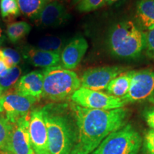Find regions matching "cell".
Wrapping results in <instances>:
<instances>
[{"label": "cell", "mask_w": 154, "mask_h": 154, "mask_svg": "<svg viewBox=\"0 0 154 154\" xmlns=\"http://www.w3.org/2000/svg\"><path fill=\"white\" fill-rule=\"evenodd\" d=\"M77 127V140L71 154H90L112 133L124 126L128 110L86 109L72 103L70 105Z\"/></svg>", "instance_id": "6da1fadb"}, {"label": "cell", "mask_w": 154, "mask_h": 154, "mask_svg": "<svg viewBox=\"0 0 154 154\" xmlns=\"http://www.w3.org/2000/svg\"><path fill=\"white\" fill-rule=\"evenodd\" d=\"M51 154H71L77 140V127L70 106L50 103L42 108Z\"/></svg>", "instance_id": "7a4b0ae2"}, {"label": "cell", "mask_w": 154, "mask_h": 154, "mask_svg": "<svg viewBox=\"0 0 154 154\" xmlns=\"http://www.w3.org/2000/svg\"><path fill=\"white\" fill-rule=\"evenodd\" d=\"M107 44L114 57L137 59L146 49V34L132 21H123L111 29Z\"/></svg>", "instance_id": "3957f363"}, {"label": "cell", "mask_w": 154, "mask_h": 154, "mask_svg": "<svg viewBox=\"0 0 154 154\" xmlns=\"http://www.w3.org/2000/svg\"><path fill=\"white\" fill-rule=\"evenodd\" d=\"M42 72L44 99L56 103L65 101L81 87L80 79L72 70L59 66L43 69Z\"/></svg>", "instance_id": "277c9868"}, {"label": "cell", "mask_w": 154, "mask_h": 154, "mask_svg": "<svg viewBox=\"0 0 154 154\" xmlns=\"http://www.w3.org/2000/svg\"><path fill=\"white\" fill-rule=\"evenodd\" d=\"M141 145L140 134L128 124L108 136L90 154H138Z\"/></svg>", "instance_id": "5b68a950"}, {"label": "cell", "mask_w": 154, "mask_h": 154, "mask_svg": "<svg viewBox=\"0 0 154 154\" xmlns=\"http://www.w3.org/2000/svg\"><path fill=\"white\" fill-rule=\"evenodd\" d=\"M126 103L149 102L154 104V71H135L128 92L121 99Z\"/></svg>", "instance_id": "8992f818"}, {"label": "cell", "mask_w": 154, "mask_h": 154, "mask_svg": "<svg viewBox=\"0 0 154 154\" xmlns=\"http://www.w3.org/2000/svg\"><path fill=\"white\" fill-rule=\"evenodd\" d=\"M71 100L82 107L99 110H112L123 108L125 105L120 98L84 87L77 89L71 96Z\"/></svg>", "instance_id": "52a82bcc"}, {"label": "cell", "mask_w": 154, "mask_h": 154, "mask_svg": "<svg viewBox=\"0 0 154 154\" xmlns=\"http://www.w3.org/2000/svg\"><path fill=\"white\" fill-rule=\"evenodd\" d=\"M37 99L35 98L14 93L5 94L0 96V113H5V117L11 124L29 115L32 106Z\"/></svg>", "instance_id": "ba28073f"}, {"label": "cell", "mask_w": 154, "mask_h": 154, "mask_svg": "<svg viewBox=\"0 0 154 154\" xmlns=\"http://www.w3.org/2000/svg\"><path fill=\"white\" fill-rule=\"evenodd\" d=\"M11 125L9 139L3 151L7 154H34L29 131V115Z\"/></svg>", "instance_id": "9c48e42d"}, {"label": "cell", "mask_w": 154, "mask_h": 154, "mask_svg": "<svg viewBox=\"0 0 154 154\" xmlns=\"http://www.w3.org/2000/svg\"><path fill=\"white\" fill-rule=\"evenodd\" d=\"M125 69L116 66H100L86 69L81 78V87L94 91L106 90L109 82Z\"/></svg>", "instance_id": "30bf717a"}, {"label": "cell", "mask_w": 154, "mask_h": 154, "mask_svg": "<svg viewBox=\"0 0 154 154\" xmlns=\"http://www.w3.org/2000/svg\"><path fill=\"white\" fill-rule=\"evenodd\" d=\"M29 131L31 145L34 154H51L49 148L47 128L42 108L31 111Z\"/></svg>", "instance_id": "8fae6325"}, {"label": "cell", "mask_w": 154, "mask_h": 154, "mask_svg": "<svg viewBox=\"0 0 154 154\" xmlns=\"http://www.w3.org/2000/svg\"><path fill=\"white\" fill-rule=\"evenodd\" d=\"M69 17L68 11L62 4L57 0H51L34 21L41 27L52 28L60 26Z\"/></svg>", "instance_id": "7c38bea8"}, {"label": "cell", "mask_w": 154, "mask_h": 154, "mask_svg": "<svg viewBox=\"0 0 154 154\" xmlns=\"http://www.w3.org/2000/svg\"><path fill=\"white\" fill-rule=\"evenodd\" d=\"M88 47L85 38L79 36L72 39L61 51L60 66L68 70L76 69L85 55Z\"/></svg>", "instance_id": "4fadbf2b"}, {"label": "cell", "mask_w": 154, "mask_h": 154, "mask_svg": "<svg viewBox=\"0 0 154 154\" xmlns=\"http://www.w3.org/2000/svg\"><path fill=\"white\" fill-rule=\"evenodd\" d=\"M44 74L41 71H34L24 75L15 84V92L21 95L35 98L38 101L42 97Z\"/></svg>", "instance_id": "5bb4252c"}, {"label": "cell", "mask_w": 154, "mask_h": 154, "mask_svg": "<svg viewBox=\"0 0 154 154\" xmlns=\"http://www.w3.org/2000/svg\"><path fill=\"white\" fill-rule=\"evenodd\" d=\"M22 54L25 60L34 66L46 69L60 66L61 53L50 52L35 47L26 46L22 49Z\"/></svg>", "instance_id": "9a60e30c"}, {"label": "cell", "mask_w": 154, "mask_h": 154, "mask_svg": "<svg viewBox=\"0 0 154 154\" xmlns=\"http://www.w3.org/2000/svg\"><path fill=\"white\" fill-rule=\"evenodd\" d=\"M134 72V70L124 72L111 80L106 88V94L122 99L128 92Z\"/></svg>", "instance_id": "2e32d148"}, {"label": "cell", "mask_w": 154, "mask_h": 154, "mask_svg": "<svg viewBox=\"0 0 154 154\" xmlns=\"http://www.w3.org/2000/svg\"><path fill=\"white\" fill-rule=\"evenodd\" d=\"M136 17L144 29H154V0H139L136 5Z\"/></svg>", "instance_id": "e0dca14e"}, {"label": "cell", "mask_w": 154, "mask_h": 154, "mask_svg": "<svg viewBox=\"0 0 154 154\" xmlns=\"http://www.w3.org/2000/svg\"><path fill=\"white\" fill-rule=\"evenodd\" d=\"M51 0H17L19 10L25 17L34 19Z\"/></svg>", "instance_id": "ac0fdd59"}, {"label": "cell", "mask_w": 154, "mask_h": 154, "mask_svg": "<svg viewBox=\"0 0 154 154\" xmlns=\"http://www.w3.org/2000/svg\"><path fill=\"white\" fill-rule=\"evenodd\" d=\"M22 69L17 65L8 70L0 76V96H3L11 88L14 87L17 82L20 79Z\"/></svg>", "instance_id": "d6986e66"}, {"label": "cell", "mask_w": 154, "mask_h": 154, "mask_svg": "<svg viewBox=\"0 0 154 154\" xmlns=\"http://www.w3.org/2000/svg\"><path fill=\"white\" fill-rule=\"evenodd\" d=\"M31 29L30 25L26 22H12L7 26L6 33L9 41L16 43L29 34Z\"/></svg>", "instance_id": "ffe728a7"}, {"label": "cell", "mask_w": 154, "mask_h": 154, "mask_svg": "<svg viewBox=\"0 0 154 154\" xmlns=\"http://www.w3.org/2000/svg\"><path fill=\"white\" fill-rule=\"evenodd\" d=\"M65 40L57 36H46L39 39L35 46L38 49L50 52L61 53L64 48Z\"/></svg>", "instance_id": "44dd1931"}, {"label": "cell", "mask_w": 154, "mask_h": 154, "mask_svg": "<svg viewBox=\"0 0 154 154\" xmlns=\"http://www.w3.org/2000/svg\"><path fill=\"white\" fill-rule=\"evenodd\" d=\"M0 12L3 19H11L20 14L17 0H0Z\"/></svg>", "instance_id": "7402d4cb"}, {"label": "cell", "mask_w": 154, "mask_h": 154, "mask_svg": "<svg viewBox=\"0 0 154 154\" xmlns=\"http://www.w3.org/2000/svg\"><path fill=\"white\" fill-rule=\"evenodd\" d=\"M12 125L7 120L5 116L0 113V151L5 149L9 139Z\"/></svg>", "instance_id": "603a6c76"}, {"label": "cell", "mask_w": 154, "mask_h": 154, "mask_svg": "<svg viewBox=\"0 0 154 154\" xmlns=\"http://www.w3.org/2000/svg\"><path fill=\"white\" fill-rule=\"evenodd\" d=\"M2 51L3 53L5 63L8 69L19 65L22 60V56L19 51L11 48H5Z\"/></svg>", "instance_id": "cb8c5ba5"}, {"label": "cell", "mask_w": 154, "mask_h": 154, "mask_svg": "<svg viewBox=\"0 0 154 154\" xmlns=\"http://www.w3.org/2000/svg\"><path fill=\"white\" fill-rule=\"evenodd\" d=\"M105 4V0H81L77 5L80 12H89L98 9Z\"/></svg>", "instance_id": "d4e9b609"}, {"label": "cell", "mask_w": 154, "mask_h": 154, "mask_svg": "<svg viewBox=\"0 0 154 154\" xmlns=\"http://www.w3.org/2000/svg\"><path fill=\"white\" fill-rule=\"evenodd\" d=\"M146 49L148 56L154 60V29L146 34Z\"/></svg>", "instance_id": "484cf974"}, {"label": "cell", "mask_w": 154, "mask_h": 154, "mask_svg": "<svg viewBox=\"0 0 154 154\" xmlns=\"http://www.w3.org/2000/svg\"><path fill=\"white\" fill-rule=\"evenodd\" d=\"M144 145L149 154H154V131L153 130H150L146 134Z\"/></svg>", "instance_id": "4316f807"}, {"label": "cell", "mask_w": 154, "mask_h": 154, "mask_svg": "<svg viewBox=\"0 0 154 154\" xmlns=\"http://www.w3.org/2000/svg\"><path fill=\"white\" fill-rule=\"evenodd\" d=\"M143 116L147 124L154 131V108H151L144 111Z\"/></svg>", "instance_id": "83f0119b"}, {"label": "cell", "mask_w": 154, "mask_h": 154, "mask_svg": "<svg viewBox=\"0 0 154 154\" xmlns=\"http://www.w3.org/2000/svg\"><path fill=\"white\" fill-rule=\"evenodd\" d=\"M7 70H8V68L6 66L5 63L2 51L0 49V76H2Z\"/></svg>", "instance_id": "f1b7e54d"}, {"label": "cell", "mask_w": 154, "mask_h": 154, "mask_svg": "<svg viewBox=\"0 0 154 154\" xmlns=\"http://www.w3.org/2000/svg\"><path fill=\"white\" fill-rule=\"evenodd\" d=\"M4 40H5V36H4L2 29L1 26H0V47L2 44Z\"/></svg>", "instance_id": "f546056e"}, {"label": "cell", "mask_w": 154, "mask_h": 154, "mask_svg": "<svg viewBox=\"0 0 154 154\" xmlns=\"http://www.w3.org/2000/svg\"><path fill=\"white\" fill-rule=\"evenodd\" d=\"M119 0H105V4H107V5H112V4L116 2Z\"/></svg>", "instance_id": "4dcf8cb0"}, {"label": "cell", "mask_w": 154, "mask_h": 154, "mask_svg": "<svg viewBox=\"0 0 154 154\" xmlns=\"http://www.w3.org/2000/svg\"><path fill=\"white\" fill-rule=\"evenodd\" d=\"M81 0H74V3H79Z\"/></svg>", "instance_id": "1f68e13d"}]
</instances>
